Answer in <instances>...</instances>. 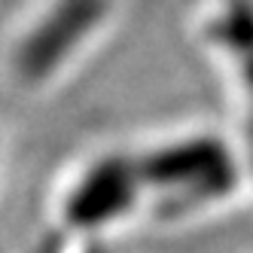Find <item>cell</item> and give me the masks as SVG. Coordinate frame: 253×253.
Here are the masks:
<instances>
[{
	"label": "cell",
	"mask_w": 253,
	"mask_h": 253,
	"mask_svg": "<svg viewBox=\"0 0 253 253\" xmlns=\"http://www.w3.org/2000/svg\"><path fill=\"white\" fill-rule=\"evenodd\" d=\"M137 205V168L122 159H101L88 165L64 195L61 216L67 226L80 232H92L107 226Z\"/></svg>",
	"instance_id": "obj_3"
},
{
	"label": "cell",
	"mask_w": 253,
	"mask_h": 253,
	"mask_svg": "<svg viewBox=\"0 0 253 253\" xmlns=\"http://www.w3.org/2000/svg\"><path fill=\"white\" fill-rule=\"evenodd\" d=\"M137 177L150 180L156 189H165L168 198L162 202V208L177 213L211 202L208 195L223 192L232 174L223 147L211 140H180L174 147H165L150 162H143Z\"/></svg>",
	"instance_id": "obj_2"
},
{
	"label": "cell",
	"mask_w": 253,
	"mask_h": 253,
	"mask_svg": "<svg viewBox=\"0 0 253 253\" xmlns=\"http://www.w3.org/2000/svg\"><path fill=\"white\" fill-rule=\"evenodd\" d=\"M40 19H34L28 34L15 43V55H9V70L15 80L37 88L52 80V74L64 64L80 40H88L95 25L107 15L110 0H52Z\"/></svg>",
	"instance_id": "obj_1"
}]
</instances>
